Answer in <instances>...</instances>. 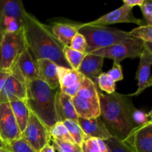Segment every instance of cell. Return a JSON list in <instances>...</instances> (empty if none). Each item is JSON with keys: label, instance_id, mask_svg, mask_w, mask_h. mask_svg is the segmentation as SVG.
Wrapping results in <instances>:
<instances>
[{"label": "cell", "instance_id": "obj_1", "mask_svg": "<svg viewBox=\"0 0 152 152\" xmlns=\"http://www.w3.org/2000/svg\"><path fill=\"white\" fill-rule=\"evenodd\" d=\"M22 28L27 48L35 61L49 59L58 66L71 69L64 56L63 46L48 26L27 12L22 20Z\"/></svg>", "mask_w": 152, "mask_h": 152}, {"label": "cell", "instance_id": "obj_2", "mask_svg": "<svg viewBox=\"0 0 152 152\" xmlns=\"http://www.w3.org/2000/svg\"><path fill=\"white\" fill-rule=\"evenodd\" d=\"M96 89L99 101V117L111 137L123 142L134 129L130 115L134 105L132 96L117 92L108 94L98 90L97 87Z\"/></svg>", "mask_w": 152, "mask_h": 152}, {"label": "cell", "instance_id": "obj_3", "mask_svg": "<svg viewBox=\"0 0 152 152\" xmlns=\"http://www.w3.org/2000/svg\"><path fill=\"white\" fill-rule=\"evenodd\" d=\"M26 86V102L30 111L50 130L57 123L55 99L59 89H53L38 80L28 82Z\"/></svg>", "mask_w": 152, "mask_h": 152}, {"label": "cell", "instance_id": "obj_4", "mask_svg": "<svg viewBox=\"0 0 152 152\" xmlns=\"http://www.w3.org/2000/svg\"><path fill=\"white\" fill-rule=\"evenodd\" d=\"M78 33L83 35L87 42V53L119 44L131 38L129 32L105 26L80 24Z\"/></svg>", "mask_w": 152, "mask_h": 152}, {"label": "cell", "instance_id": "obj_5", "mask_svg": "<svg viewBox=\"0 0 152 152\" xmlns=\"http://www.w3.org/2000/svg\"><path fill=\"white\" fill-rule=\"evenodd\" d=\"M26 48L23 28L18 32L2 34L0 39L1 71L10 74L16 59Z\"/></svg>", "mask_w": 152, "mask_h": 152}, {"label": "cell", "instance_id": "obj_6", "mask_svg": "<svg viewBox=\"0 0 152 152\" xmlns=\"http://www.w3.org/2000/svg\"><path fill=\"white\" fill-rule=\"evenodd\" d=\"M144 50L145 42L143 41L131 37L121 43L104 48L89 53L111 59L114 62L120 63V62L126 58L140 57Z\"/></svg>", "mask_w": 152, "mask_h": 152}, {"label": "cell", "instance_id": "obj_7", "mask_svg": "<svg viewBox=\"0 0 152 152\" xmlns=\"http://www.w3.org/2000/svg\"><path fill=\"white\" fill-rule=\"evenodd\" d=\"M21 137L23 138L36 152H39L51 140L49 129L31 111L28 123L24 132L21 134Z\"/></svg>", "mask_w": 152, "mask_h": 152}, {"label": "cell", "instance_id": "obj_8", "mask_svg": "<svg viewBox=\"0 0 152 152\" xmlns=\"http://www.w3.org/2000/svg\"><path fill=\"white\" fill-rule=\"evenodd\" d=\"M10 74L24 84L38 80L37 62L28 48L23 50L16 59L10 69Z\"/></svg>", "mask_w": 152, "mask_h": 152}, {"label": "cell", "instance_id": "obj_9", "mask_svg": "<svg viewBox=\"0 0 152 152\" xmlns=\"http://www.w3.org/2000/svg\"><path fill=\"white\" fill-rule=\"evenodd\" d=\"M21 134L10 103H0V141L6 146Z\"/></svg>", "mask_w": 152, "mask_h": 152}, {"label": "cell", "instance_id": "obj_10", "mask_svg": "<svg viewBox=\"0 0 152 152\" xmlns=\"http://www.w3.org/2000/svg\"><path fill=\"white\" fill-rule=\"evenodd\" d=\"M123 142L132 152H152V122L134 129Z\"/></svg>", "mask_w": 152, "mask_h": 152}, {"label": "cell", "instance_id": "obj_11", "mask_svg": "<svg viewBox=\"0 0 152 152\" xmlns=\"http://www.w3.org/2000/svg\"><path fill=\"white\" fill-rule=\"evenodd\" d=\"M134 23L136 25H144V22L142 19L135 17L132 12V8L123 4L118 9L109 12L103 15L99 19L92 22L86 23L88 25H96V26H105L107 25L116 23Z\"/></svg>", "mask_w": 152, "mask_h": 152}, {"label": "cell", "instance_id": "obj_12", "mask_svg": "<svg viewBox=\"0 0 152 152\" xmlns=\"http://www.w3.org/2000/svg\"><path fill=\"white\" fill-rule=\"evenodd\" d=\"M59 91L62 93L74 97L83 85L84 77L77 71L58 67Z\"/></svg>", "mask_w": 152, "mask_h": 152}, {"label": "cell", "instance_id": "obj_13", "mask_svg": "<svg viewBox=\"0 0 152 152\" xmlns=\"http://www.w3.org/2000/svg\"><path fill=\"white\" fill-rule=\"evenodd\" d=\"M139 66L136 73V80H137L138 88L135 93L129 94L130 96H138L147 88L152 86L151 75V67L152 64V51L145 48L144 51L140 56Z\"/></svg>", "mask_w": 152, "mask_h": 152}, {"label": "cell", "instance_id": "obj_14", "mask_svg": "<svg viewBox=\"0 0 152 152\" xmlns=\"http://www.w3.org/2000/svg\"><path fill=\"white\" fill-rule=\"evenodd\" d=\"M26 86L16 80L12 75H9L0 92V103L26 100Z\"/></svg>", "mask_w": 152, "mask_h": 152}, {"label": "cell", "instance_id": "obj_15", "mask_svg": "<svg viewBox=\"0 0 152 152\" xmlns=\"http://www.w3.org/2000/svg\"><path fill=\"white\" fill-rule=\"evenodd\" d=\"M38 71V78L53 89H59L58 65L49 59L36 61Z\"/></svg>", "mask_w": 152, "mask_h": 152}, {"label": "cell", "instance_id": "obj_16", "mask_svg": "<svg viewBox=\"0 0 152 152\" xmlns=\"http://www.w3.org/2000/svg\"><path fill=\"white\" fill-rule=\"evenodd\" d=\"M56 117L58 122L71 120L78 123V116L74 109L72 98L58 91L55 99Z\"/></svg>", "mask_w": 152, "mask_h": 152}, {"label": "cell", "instance_id": "obj_17", "mask_svg": "<svg viewBox=\"0 0 152 152\" xmlns=\"http://www.w3.org/2000/svg\"><path fill=\"white\" fill-rule=\"evenodd\" d=\"M78 124L88 137L102 140L104 141L112 137L100 117L90 120L79 118Z\"/></svg>", "mask_w": 152, "mask_h": 152}, {"label": "cell", "instance_id": "obj_18", "mask_svg": "<svg viewBox=\"0 0 152 152\" xmlns=\"http://www.w3.org/2000/svg\"><path fill=\"white\" fill-rule=\"evenodd\" d=\"M104 59L105 58L102 56L87 53L77 71L83 74L84 77L96 83V78L102 73Z\"/></svg>", "mask_w": 152, "mask_h": 152}, {"label": "cell", "instance_id": "obj_19", "mask_svg": "<svg viewBox=\"0 0 152 152\" xmlns=\"http://www.w3.org/2000/svg\"><path fill=\"white\" fill-rule=\"evenodd\" d=\"M71 98L74 109L79 118L90 120L100 116L99 102H92L78 96Z\"/></svg>", "mask_w": 152, "mask_h": 152}, {"label": "cell", "instance_id": "obj_20", "mask_svg": "<svg viewBox=\"0 0 152 152\" xmlns=\"http://www.w3.org/2000/svg\"><path fill=\"white\" fill-rule=\"evenodd\" d=\"M80 24L56 23L51 28V32L55 38L63 47H70L71 40L78 33Z\"/></svg>", "mask_w": 152, "mask_h": 152}, {"label": "cell", "instance_id": "obj_21", "mask_svg": "<svg viewBox=\"0 0 152 152\" xmlns=\"http://www.w3.org/2000/svg\"><path fill=\"white\" fill-rule=\"evenodd\" d=\"M26 13L22 1L0 0V18L11 16L22 21Z\"/></svg>", "mask_w": 152, "mask_h": 152}, {"label": "cell", "instance_id": "obj_22", "mask_svg": "<svg viewBox=\"0 0 152 152\" xmlns=\"http://www.w3.org/2000/svg\"><path fill=\"white\" fill-rule=\"evenodd\" d=\"M12 111L21 133L24 132L29 118L30 110L25 101L19 100L10 102Z\"/></svg>", "mask_w": 152, "mask_h": 152}, {"label": "cell", "instance_id": "obj_23", "mask_svg": "<svg viewBox=\"0 0 152 152\" xmlns=\"http://www.w3.org/2000/svg\"><path fill=\"white\" fill-rule=\"evenodd\" d=\"M76 96L84 98L92 102H99L96 85L93 81L86 77H84L83 85Z\"/></svg>", "mask_w": 152, "mask_h": 152}, {"label": "cell", "instance_id": "obj_24", "mask_svg": "<svg viewBox=\"0 0 152 152\" xmlns=\"http://www.w3.org/2000/svg\"><path fill=\"white\" fill-rule=\"evenodd\" d=\"M63 53L71 69L75 71H78L83 59L87 54L86 53H81L74 50L70 47H63Z\"/></svg>", "mask_w": 152, "mask_h": 152}, {"label": "cell", "instance_id": "obj_25", "mask_svg": "<svg viewBox=\"0 0 152 152\" xmlns=\"http://www.w3.org/2000/svg\"><path fill=\"white\" fill-rule=\"evenodd\" d=\"M22 28V21L11 16L0 18V31L1 34L16 33Z\"/></svg>", "mask_w": 152, "mask_h": 152}, {"label": "cell", "instance_id": "obj_26", "mask_svg": "<svg viewBox=\"0 0 152 152\" xmlns=\"http://www.w3.org/2000/svg\"><path fill=\"white\" fill-rule=\"evenodd\" d=\"M51 138L65 142H75L62 122H57L49 130Z\"/></svg>", "mask_w": 152, "mask_h": 152}, {"label": "cell", "instance_id": "obj_27", "mask_svg": "<svg viewBox=\"0 0 152 152\" xmlns=\"http://www.w3.org/2000/svg\"><path fill=\"white\" fill-rule=\"evenodd\" d=\"M131 120L134 128L139 127V126L145 125L146 123L152 122V111H150L148 113L144 112L141 110L137 109L133 105L131 109Z\"/></svg>", "mask_w": 152, "mask_h": 152}, {"label": "cell", "instance_id": "obj_28", "mask_svg": "<svg viewBox=\"0 0 152 152\" xmlns=\"http://www.w3.org/2000/svg\"><path fill=\"white\" fill-rule=\"evenodd\" d=\"M62 123H64L69 134H71V137L73 138L74 142L77 144L81 145L83 141L88 138V137L83 132V131L82 130V129L77 123L68 120H65Z\"/></svg>", "mask_w": 152, "mask_h": 152}, {"label": "cell", "instance_id": "obj_29", "mask_svg": "<svg viewBox=\"0 0 152 152\" xmlns=\"http://www.w3.org/2000/svg\"><path fill=\"white\" fill-rule=\"evenodd\" d=\"M95 84L101 91H105L108 94L115 92L116 83L107 73H101L96 78Z\"/></svg>", "mask_w": 152, "mask_h": 152}, {"label": "cell", "instance_id": "obj_30", "mask_svg": "<svg viewBox=\"0 0 152 152\" xmlns=\"http://www.w3.org/2000/svg\"><path fill=\"white\" fill-rule=\"evenodd\" d=\"M130 37L139 39L144 42H152V25H144L134 28L129 32Z\"/></svg>", "mask_w": 152, "mask_h": 152}, {"label": "cell", "instance_id": "obj_31", "mask_svg": "<svg viewBox=\"0 0 152 152\" xmlns=\"http://www.w3.org/2000/svg\"><path fill=\"white\" fill-rule=\"evenodd\" d=\"M53 145L58 152H82L81 146L76 142H65L51 138Z\"/></svg>", "mask_w": 152, "mask_h": 152}, {"label": "cell", "instance_id": "obj_32", "mask_svg": "<svg viewBox=\"0 0 152 152\" xmlns=\"http://www.w3.org/2000/svg\"><path fill=\"white\" fill-rule=\"evenodd\" d=\"M10 152H36L32 147L20 137L4 146Z\"/></svg>", "mask_w": 152, "mask_h": 152}, {"label": "cell", "instance_id": "obj_33", "mask_svg": "<svg viewBox=\"0 0 152 152\" xmlns=\"http://www.w3.org/2000/svg\"><path fill=\"white\" fill-rule=\"evenodd\" d=\"M109 152H132L122 141L116 137H111L105 140Z\"/></svg>", "mask_w": 152, "mask_h": 152}, {"label": "cell", "instance_id": "obj_34", "mask_svg": "<svg viewBox=\"0 0 152 152\" xmlns=\"http://www.w3.org/2000/svg\"><path fill=\"white\" fill-rule=\"evenodd\" d=\"M70 48L81 53H87L88 45L86 38L81 34L77 33L71 40Z\"/></svg>", "mask_w": 152, "mask_h": 152}, {"label": "cell", "instance_id": "obj_35", "mask_svg": "<svg viewBox=\"0 0 152 152\" xmlns=\"http://www.w3.org/2000/svg\"><path fill=\"white\" fill-rule=\"evenodd\" d=\"M82 152H101L98 147L96 139L88 137L81 144Z\"/></svg>", "mask_w": 152, "mask_h": 152}, {"label": "cell", "instance_id": "obj_36", "mask_svg": "<svg viewBox=\"0 0 152 152\" xmlns=\"http://www.w3.org/2000/svg\"><path fill=\"white\" fill-rule=\"evenodd\" d=\"M140 7L145 18L146 22L145 25H152V2L151 0H144V2Z\"/></svg>", "mask_w": 152, "mask_h": 152}, {"label": "cell", "instance_id": "obj_37", "mask_svg": "<svg viewBox=\"0 0 152 152\" xmlns=\"http://www.w3.org/2000/svg\"><path fill=\"white\" fill-rule=\"evenodd\" d=\"M107 74L112 78V80L115 83L120 81V80H123V78H124L123 71H122V67L120 65V63H119V62H114L112 68L109 70Z\"/></svg>", "mask_w": 152, "mask_h": 152}, {"label": "cell", "instance_id": "obj_38", "mask_svg": "<svg viewBox=\"0 0 152 152\" xmlns=\"http://www.w3.org/2000/svg\"><path fill=\"white\" fill-rule=\"evenodd\" d=\"M144 2V0H124L123 4L133 8L134 6H139L140 7Z\"/></svg>", "mask_w": 152, "mask_h": 152}, {"label": "cell", "instance_id": "obj_39", "mask_svg": "<svg viewBox=\"0 0 152 152\" xmlns=\"http://www.w3.org/2000/svg\"><path fill=\"white\" fill-rule=\"evenodd\" d=\"M9 75H10V74L8 72H5V71H0V92H1V89H2L4 83H5L6 80L9 77Z\"/></svg>", "mask_w": 152, "mask_h": 152}, {"label": "cell", "instance_id": "obj_40", "mask_svg": "<svg viewBox=\"0 0 152 152\" xmlns=\"http://www.w3.org/2000/svg\"><path fill=\"white\" fill-rule=\"evenodd\" d=\"M96 142H97L98 147H99V150H100L101 152H109L108 151V147H107L105 141L102 140L96 139Z\"/></svg>", "mask_w": 152, "mask_h": 152}, {"label": "cell", "instance_id": "obj_41", "mask_svg": "<svg viewBox=\"0 0 152 152\" xmlns=\"http://www.w3.org/2000/svg\"><path fill=\"white\" fill-rule=\"evenodd\" d=\"M39 152H55V149L49 143L45 145Z\"/></svg>", "mask_w": 152, "mask_h": 152}, {"label": "cell", "instance_id": "obj_42", "mask_svg": "<svg viewBox=\"0 0 152 152\" xmlns=\"http://www.w3.org/2000/svg\"><path fill=\"white\" fill-rule=\"evenodd\" d=\"M0 152H10L6 148L3 147V148H0Z\"/></svg>", "mask_w": 152, "mask_h": 152}, {"label": "cell", "instance_id": "obj_43", "mask_svg": "<svg viewBox=\"0 0 152 152\" xmlns=\"http://www.w3.org/2000/svg\"><path fill=\"white\" fill-rule=\"evenodd\" d=\"M3 147H4V144H3L2 142H1V141H0V148H3Z\"/></svg>", "mask_w": 152, "mask_h": 152}, {"label": "cell", "instance_id": "obj_44", "mask_svg": "<svg viewBox=\"0 0 152 152\" xmlns=\"http://www.w3.org/2000/svg\"><path fill=\"white\" fill-rule=\"evenodd\" d=\"M1 35H2V34H1V33H0V39H1ZM0 71H1V68H0Z\"/></svg>", "mask_w": 152, "mask_h": 152}, {"label": "cell", "instance_id": "obj_45", "mask_svg": "<svg viewBox=\"0 0 152 152\" xmlns=\"http://www.w3.org/2000/svg\"><path fill=\"white\" fill-rule=\"evenodd\" d=\"M0 33H1V31H0Z\"/></svg>", "mask_w": 152, "mask_h": 152}]
</instances>
